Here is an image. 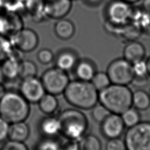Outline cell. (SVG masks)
Instances as JSON below:
<instances>
[{"label":"cell","instance_id":"obj_1","mask_svg":"<svg viewBox=\"0 0 150 150\" xmlns=\"http://www.w3.org/2000/svg\"><path fill=\"white\" fill-rule=\"evenodd\" d=\"M63 94L66 100L76 108L91 109L98 103V91L90 81H70Z\"/></svg>","mask_w":150,"mask_h":150},{"label":"cell","instance_id":"obj_2","mask_svg":"<svg viewBox=\"0 0 150 150\" xmlns=\"http://www.w3.org/2000/svg\"><path fill=\"white\" fill-rule=\"evenodd\" d=\"M132 93L127 86L111 83L98 91V103L111 113L120 115L132 107Z\"/></svg>","mask_w":150,"mask_h":150},{"label":"cell","instance_id":"obj_3","mask_svg":"<svg viewBox=\"0 0 150 150\" xmlns=\"http://www.w3.org/2000/svg\"><path fill=\"white\" fill-rule=\"evenodd\" d=\"M30 111L29 103L19 91L6 90L0 99V116L9 124L25 121Z\"/></svg>","mask_w":150,"mask_h":150},{"label":"cell","instance_id":"obj_4","mask_svg":"<svg viewBox=\"0 0 150 150\" xmlns=\"http://www.w3.org/2000/svg\"><path fill=\"white\" fill-rule=\"evenodd\" d=\"M60 134L67 140L78 141L84 135L88 127L86 115L77 108H67L62 111L57 117Z\"/></svg>","mask_w":150,"mask_h":150},{"label":"cell","instance_id":"obj_5","mask_svg":"<svg viewBox=\"0 0 150 150\" xmlns=\"http://www.w3.org/2000/svg\"><path fill=\"white\" fill-rule=\"evenodd\" d=\"M127 150H150V121H140L129 127L124 139Z\"/></svg>","mask_w":150,"mask_h":150},{"label":"cell","instance_id":"obj_6","mask_svg":"<svg viewBox=\"0 0 150 150\" xmlns=\"http://www.w3.org/2000/svg\"><path fill=\"white\" fill-rule=\"evenodd\" d=\"M40 79L46 92L55 96L63 93L70 82L67 72L57 67L45 71Z\"/></svg>","mask_w":150,"mask_h":150},{"label":"cell","instance_id":"obj_7","mask_svg":"<svg viewBox=\"0 0 150 150\" xmlns=\"http://www.w3.org/2000/svg\"><path fill=\"white\" fill-rule=\"evenodd\" d=\"M133 8L123 0H112L106 8V18L111 25L124 27L130 22Z\"/></svg>","mask_w":150,"mask_h":150},{"label":"cell","instance_id":"obj_8","mask_svg":"<svg viewBox=\"0 0 150 150\" xmlns=\"http://www.w3.org/2000/svg\"><path fill=\"white\" fill-rule=\"evenodd\" d=\"M106 73L111 83L128 86L134 80L132 64L124 58H117L111 61L107 66Z\"/></svg>","mask_w":150,"mask_h":150},{"label":"cell","instance_id":"obj_9","mask_svg":"<svg viewBox=\"0 0 150 150\" xmlns=\"http://www.w3.org/2000/svg\"><path fill=\"white\" fill-rule=\"evenodd\" d=\"M23 27L22 15L19 13L9 9L0 10V35L10 39Z\"/></svg>","mask_w":150,"mask_h":150},{"label":"cell","instance_id":"obj_10","mask_svg":"<svg viewBox=\"0 0 150 150\" xmlns=\"http://www.w3.org/2000/svg\"><path fill=\"white\" fill-rule=\"evenodd\" d=\"M19 92L29 103H38L46 93L40 79L36 76L22 79Z\"/></svg>","mask_w":150,"mask_h":150},{"label":"cell","instance_id":"obj_11","mask_svg":"<svg viewBox=\"0 0 150 150\" xmlns=\"http://www.w3.org/2000/svg\"><path fill=\"white\" fill-rule=\"evenodd\" d=\"M45 0H16L11 9L19 13H23L35 22L43 21L46 17L44 12Z\"/></svg>","mask_w":150,"mask_h":150},{"label":"cell","instance_id":"obj_12","mask_svg":"<svg viewBox=\"0 0 150 150\" xmlns=\"http://www.w3.org/2000/svg\"><path fill=\"white\" fill-rule=\"evenodd\" d=\"M13 47L22 52H30L35 50L39 44L37 33L32 29L23 28L11 39Z\"/></svg>","mask_w":150,"mask_h":150},{"label":"cell","instance_id":"obj_13","mask_svg":"<svg viewBox=\"0 0 150 150\" xmlns=\"http://www.w3.org/2000/svg\"><path fill=\"white\" fill-rule=\"evenodd\" d=\"M100 124L101 132L108 139L120 138L125 128L121 115L114 113H110Z\"/></svg>","mask_w":150,"mask_h":150},{"label":"cell","instance_id":"obj_14","mask_svg":"<svg viewBox=\"0 0 150 150\" xmlns=\"http://www.w3.org/2000/svg\"><path fill=\"white\" fill-rule=\"evenodd\" d=\"M72 0H45L44 12L46 18L59 19L70 12Z\"/></svg>","mask_w":150,"mask_h":150},{"label":"cell","instance_id":"obj_15","mask_svg":"<svg viewBox=\"0 0 150 150\" xmlns=\"http://www.w3.org/2000/svg\"><path fill=\"white\" fill-rule=\"evenodd\" d=\"M145 54L146 50L144 46L134 40L128 42L123 50V58L131 64L144 59Z\"/></svg>","mask_w":150,"mask_h":150},{"label":"cell","instance_id":"obj_16","mask_svg":"<svg viewBox=\"0 0 150 150\" xmlns=\"http://www.w3.org/2000/svg\"><path fill=\"white\" fill-rule=\"evenodd\" d=\"M74 69L77 79L86 81H91L97 72L95 64L92 61L88 59L79 60Z\"/></svg>","mask_w":150,"mask_h":150},{"label":"cell","instance_id":"obj_17","mask_svg":"<svg viewBox=\"0 0 150 150\" xmlns=\"http://www.w3.org/2000/svg\"><path fill=\"white\" fill-rule=\"evenodd\" d=\"M41 134L45 137L55 138L60 134V126L57 117L51 115L43 118L39 125Z\"/></svg>","mask_w":150,"mask_h":150},{"label":"cell","instance_id":"obj_18","mask_svg":"<svg viewBox=\"0 0 150 150\" xmlns=\"http://www.w3.org/2000/svg\"><path fill=\"white\" fill-rule=\"evenodd\" d=\"M140 32L150 35V13L144 11L142 8L134 9L130 22Z\"/></svg>","mask_w":150,"mask_h":150},{"label":"cell","instance_id":"obj_19","mask_svg":"<svg viewBox=\"0 0 150 150\" xmlns=\"http://www.w3.org/2000/svg\"><path fill=\"white\" fill-rule=\"evenodd\" d=\"M21 61L8 56L0 64L4 80L12 81L19 77V64Z\"/></svg>","mask_w":150,"mask_h":150},{"label":"cell","instance_id":"obj_20","mask_svg":"<svg viewBox=\"0 0 150 150\" xmlns=\"http://www.w3.org/2000/svg\"><path fill=\"white\" fill-rule=\"evenodd\" d=\"M79 61L77 55L71 50H63L60 52L55 59L56 67L67 71L74 69Z\"/></svg>","mask_w":150,"mask_h":150},{"label":"cell","instance_id":"obj_21","mask_svg":"<svg viewBox=\"0 0 150 150\" xmlns=\"http://www.w3.org/2000/svg\"><path fill=\"white\" fill-rule=\"evenodd\" d=\"M29 134V127L25 121L10 124L8 132L9 139L24 142L28 138Z\"/></svg>","mask_w":150,"mask_h":150},{"label":"cell","instance_id":"obj_22","mask_svg":"<svg viewBox=\"0 0 150 150\" xmlns=\"http://www.w3.org/2000/svg\"><path fill=\"white\" fill-rule=\"evenodd\" d=\"M56 36L63 40L69 39L73 37L75 32V26L69 19H59L54 26Z\"/></svg>","mask_w":150,"mask_h":150},{"label":"cell","instance_id":"obj_23","mask_svg":"<svg viewBox=\"0 0 150 150\" xmlns=\"http://www.w3.org/2000/svg\"><path fill=\"white\" fill-rule=\"evenodd\" d=\"M132 69L134 77L132 83L135 82L138 84H145L149 77L146 61L142 59L132 63Z\"/></svg>","mask_w":150,"mask_h":150},{"label":"cell","instance_id":"obj_24","mask_svg":"<svg viewBox=\"0 0 150 150\" xmlns=\"http://www.w3.org/2000/svg\"><path fill=\"white\" fill-rule=\"evenodd\" d=\"M38 103L41 111L47 115L54 113L59 107V102L56 96L48 93H46Z\"/></svg>","mask_w":150,"mask_h":150},{"label":"cell","instance_id":"obj_25","mask_svg":"<svg viewBox=\"0 0 150 150\" xmlns=\"http://www.w3.org/2000/svg\"><path fill=\"white\" fill-rule=\"evenodd\" d=\"M132 107L138 111L146 110L150 107V96L142 89L136 90L132 93Z\"/></svg>","mask_w":150,"mask_h":150},{"label":"cell","instance_id":"obj_26","mask_svg":"<svg viewBox=\"0 0 150 150\" xmlns=\"http://www.w3.org/2000/svg\"><path fill=\"white\" fill-rule=\"evenodd\" d=\"M77 142L79 150H102L100 139L94 134H86Z\"/></svg>","mask_w":150,"mask_h":150},{"label":"cell","instance_id":"obj_27","mask_svg":"<svg viewBox=\"0 0 150 150\" xmlns=\"http://www.w3.org/2000/svg\"><path fill=\"white\" fill-rule=\"evenodd\" d=\"M125 127H131L141 121V115L139 111L133 107L126 110L120 114Z\"/></svg>","mask_w":150,"mask_h":150},{"label":"cell","instance_id":"obj_28","mask_svg":"<svg viewBox=\"0 0 150 150\" xmlns=\"http://www.w3.org/2000/svg\"><path fill=\"white\" fill-rule=\"evenodd\" d=\"M38 68L36 64L30 60H22L19 64V77L22 79L36 76Z\"/></svg>","mask_w":150,"mask_h":150},{"label":"cell","instance_id":"obj_29","mask_svg":"<svg viewBox=\"0 0 150 150\" xmlns=\"http://www.w3.org/2000/svg\"><path fill=\"white\" fill-rule=\"evenodd\" d=\"M93 86L100 91L111 84L106 72L97 71L90 81Z\"/></svg>","mask_w":150,"mask_h":150},{"label":"cell","instance_id":"obj_30","mask_svg":"<svg viewBox=\"0 0 150 150\" xmlns=\"http://www.w3.org/2000/svg\"><path fill=\"white\" fill-rule=\"evenodd\" d=\"M91 115L94 120L97 122H103L110 114V111L101 104L98 103L92 108Z\"/></svg>","mask_w":150,"mask_h":150},{"label":"cell","instance_id":"obj_31","mask_svg":"<svg viewBox=\"0 0 150 150\" xmlns=\"http://www.w3.org/2000/svg\"><path fill=\"white\" fill-rule=\"evenodd\" d=\"M62 144L55 138H47L41 140L37 145L36 149L42 150H60Z\"/></svg>","mask_w":150,"mask_h":150},{"label":"cell","instance_id":"obj_32","mask_svg":"<svg viewBox=\"0 0 150 150\" xmlns=\"http://www.w3.org/2000/svg\"><path fill=\"white\" fill-rule=\"evenodd\" d=\"M13 47L9 38L0 35V63L9 56Z\"/></svg>","mask_w":150,"mask_h":150},{"label":"cell","instance_id":"obj_33","mask_svg":"<svg viewBox=\"0 0 150 150\" xmlns=\"http://www.w3.org/2000/svg\"><path fill=\"white\" fill-rule=\"evenodd\" d=\"M54 58L52 51L47 48H43L39 50L37 53V59L38 61L44 64L51 63Z\"/></svg>","mask_w":150,"mask_h":150},{"label":"cell","instance_id":"obj_34","mask_svg":"<svg viewBox=\"0 0 150 150\" xmlns=\"http://www.w3.org/2000/svg\"><path fill=\"white\" fill-rule=\"evenodd\" d=\"M105 150H127V148L124 139L115 138L108 139Z\"/></svg>","mask_w":150,"mask_h":150},{"label":"cell","instance_id":"obj_35","mask_svg":"<svg viewBox=\"0 0 150 150\" xmlns=\"http://www.w3.org/2000/svg\"><path fill=\"white\" fill-rule=\"evenodd\" d=\"M0 150H29L24 142L9 139L6 141Z\"/></svg>","mask_w":150,"mask_h":150},{"label":"cell","instance_id":"obj_36","mask_svg":"<svg viewBox=\"0 0 150 150\" xmlns=\"http://www.w3.org/2000/svg\"><path fill=\"white\" fill-rule=\"evenodd\" d=\"M10 124L0 116V142L8 138V132Z\"/></svg>","mask_w":150,"mask_h":150},{"label":"cell","instance_id":"obj_37","mask_svg":"<svg viewBox=\"0 0 150 150\" xmlns=\"http://www.w3.org/2000/svg\"><path fill=\"white\" fill-rule=\"evenodd\" d=\"M60 150H79L77 141L68 140V141L62 145Z\"/></svg>","mask_w":150,"mask_h":150},{"label":"cell","instance_id":"obj_38","mask_svg":"<svg viewBox=\"0 0 150 150\" xmlns=\"http://www.w3.org/2000/svg\"><path fill=\"white\" fill-rule=\"evenodd\" d=\"M15 2L16 0H0V10L4 9H11Z\"/></svg>","mask_w":150,"mask_h":150},{"label":"cell","instance_id":"obj_39","mask_svg":"<svg viewBox=\"0 0 150 150\" xmlns=\"http://www.w3.org/2000/svg\"><path fill=\"white\" fill-rule=\"evenodd\" d=\"M141 8L144 11L150 13V0H143Z\"/></svg>","mask_w":150,"mask_h":150},{"label":"cell","instance_id":"obj_40","mask_svg":"<svg viewBox=\"0 0 150 150\" xmlns=\"http://www.w3.org/2000/svg\"><path fill=\"white\" fill-rule=\"evenodd\" d=\"M5 91H6V90L5 88V87H4V84H2V83L0 82V99L1 98L2 96L4 95Z\"/></svg>","mask_w":150,"mask_h":150},{"label":"cell","instance_id":"obj_41","mask_svg":"<svg viewBox=\"0 0 150 150\" xmlns=\"http://www.w3.org/2000/svg\"><path fill=\"white\" fill-rule=\"evenodd\" d=\"M87 3H88V4H91V5H94V4H97L99 2H100V1L101 0H84Z\"/></svg>","mask_w":150,"mask_h":150},{"label":"cell","instance_id":"obj_42","mask_svg":"<svg viewBox=\"0 0 150 150\" xmlns=\"http://www.w3.org/2000/svg\"><path fill=\"white\" fill-rule=\"evenodd\" d=\"M146 61L147 66H148V74H149V76L150 77V56L148 58V59H147Z\"/></svg>","mask_w":150,"mask_h":150},{"label":"cell","instance_id":"obj_43","mask_svg":"<svg viewBox=\"0 0 150 150\" xmlns=\"http://www.w3.org/2000/svg\"><path fill=\"white\" fill-rule=\"evenodd\" d=\"M123 1L130 4L131 5H132V4H135V3L138 2L140 0H123Z\"/></svg>","mask_w":150,"mask_h":150},{"label":"cell","instance_id":"obj_44","mask_svg":"<svg viewBox=\"0 0 150 150\" xmlns=\"http://www.w3.org/2000/svg\"><path fill=\"white\" fill-rule=\"evenodd\" d=\"M4 80L2 73V71H1V66H0V82L2 83V81Z\"/></svg>","mask_w":150,"mask_h":150},{"label":"cell","instance_id":"obj_45","mask_svg":"<svg viewBox=\"0 0 150 150\" xmlns=\"http://www.w3.org/2000/svg\"><path fill=\"white\" fill-rule=\"evenodd\" d=\"M35 150H42V149H36Z\"/></svg>","mask_w":150,"mask_h":150},{"label":"cell","instance_id":"obj_46","mask_svg":"<svg viewBox=\"0 0 150 150\" xmlns=\"http://www.w3.org/2000/svg\"><path fill=\"white\" fill-rule=\"evenodd\" d=\"M149 96H150V91H149Z\"/></svg>","mask_w":150,"mask_h":150}]
</instances>
